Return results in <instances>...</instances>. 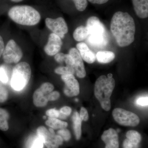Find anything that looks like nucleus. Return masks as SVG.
<instances>
[{"instance_id": "31", "label": "nucleus", "mask_w": 148, "mask_h": 148, "mask_svg": "<svg viewBox=\"0 0 148 148\" xmlns=\"http://www.w3.org/2000/svg\"><path fill=\"white\" fill-rule=\"evenodd\" d=\"M66 53L58 52L54 56V60L57 63L59 64H62L65 62L66 57Z\"/></svg>"}, {"instance_id": "37", "label": "nucleus", "mask_w": 148, "mask_h": 148, "mask_svg": "<svg viewBox=\"0 0 148 148\" xmlns=\"http://www.w3.org/2000/svg\"><path fill=\"white\" fill-rule=\"evenodd\" d=\"M88 1L93 4H103L108 2L109 0H88Z\"/></svg>"}, {"instance_id": "21", "label": "nucleus", "mask_w": 148, "mask_h": 148, "mask_svg": "<svg viewBox=\"0 0 148 148\" xmlns=\"http://www.w3.org/2000/svg\"><path fill=\"white\" fill-rule=\"evenodd\" d=\"M9 114L4 109L0 108V130L6 131L9 129L8 120Z\"/></svg>"}, {"instance_id": "24", "label": "nucleus", "mask_w": 148, "mask_h": 148, "mask_svg": "<svg viewBox=\"0 0 148 148\" xmlns=\"http://www.w3.org/2000/svg\"><path fill=\"white\" fill-rule=\"evenodd\" d=\"M43 145L42 139L37 135L31 140L28 148H43Z\"/></svg>"}, {"instance_id": "16", "label": "nucleus", "mask_w": 148, "mask_h": 148, "mask_svg": "<svg viewBox=\"0 0 148 148\" xmlns=\"http://www.w3.org/2000/svg\"><path fill=\"white\" fill-rule=\"evenodd\" d=\"M133 8L136 15L140 18L148 16V0H132Z\"/></svg>"}, {"instance_id": "3", "label": "nucleus", "mask_w": 148, "mask_h": 148, "mask_svg": "<svg viewBox=\"0 0 148 148\" xmlns=\"http://www.w3.org/2000/svg\"><path fill=\"white\" fill-rule=\"evenodd\" d=\"M115 86L113 78L101 75L96 80L94 86V94L101 107L109 111L111 108L110 97Z\"/></svg>"}, {"instance_id": "25", "label": "nucleus", "mask_w": 148, "mask_h": 148, "mask_svg": "<svg viewBox=\"0 0 148 148\" xmlns=\"http://www.w3.org/2000/svg\"><path fill=\"white\" fill-rule=\"evenodd\" d=\"M77 10L82 12L86 9L88 5L87 0H73Z\"/></svg>"}, {"instance_id": "40", "label": "nucleus", "mask_w": 148, "mask_h": 148, "mask_svg": "<svg viewBox=\"0 0 148 148\" xmlns=\"http://www.w3.org/2000/svg\"><path fill=\"white\" fill-rule=\"evenodd\" d=\"M75 101H78V99H76Z\"/></svg>"}, {"instance_id": "13", "label": "nucleus", "mask_w": 148, "mask_h": 148, "mask_svg": "<svg viewBox=\"0 0 148 148\" xmlns=\"http://www.w3.org/2000/svg\"><path fill=\"white\" fill-rule=\"evenodd\" d=\"M69 54L73 58L74 63L73 69L77 76L80 78L85 77L86 75V72L83 59L78 51L75 48H71L69 50Z\"/></svg>"}, {"instance_id": "28", "label": "nucleus", "mask_w": 148, "mask_h": 148, "mask_svg": "<svg viewBox=\"0 0 148 148\" xmlns=\"http://www.w3.org/2000/svg\"><path fill=\"white\" fill-rule=\"evenodd\" d=\"M8 97V92L6 88L0 82V103H4Z\"/></svg>"}, {"instance_id": "7", "label": "nucleus", "mask_w": 148, "mask_h": 148, "mask_svg": "<svg viewBox=\"0 0 148 148\" xmlns=\"http://www.w3.org/2000/svg\"><path fill=\"white\" fill-rule=\"evenodd\" d=\"M112 115L115 121L123 126L135 127L140 123V118L137 114L124 109L120 108L114 109Z\"/></svg>"}, {"instance_id": "2", "label": "nucleus", "mask_w": 148, "mask_h": 148, "mask_svg": "<svg viewBox=\"0 0 148 148\" xmlns=\"http://www.w3.org/2000/svg\"><path fill=\"white\" fill-rule=\"evenodd\" d=\"M9 18L14 23L22 26H35L41 19L40 14L38 10L31 6L16 5L8 11Z\"/></svg>"}, {"instance_id": "34", "label": "nucleus", "mask_w": 148, "mask_h": 148, "mask_svg": "<svg viewBox=\"0 0 148 148\" xmlns=\"http://www.w3.org/2000/svg\"><path fill=\"white\" fill-rule=\"evenodd\" d=\"M148 101L147 97H141L137 99L136 103L139 106L146 107L148 106Z\"/></svg>"}, {"instance_id": "18", "label": "nucleus", "mask_w": 148, "mask_h": 148, "mask_svg": "<svg viewBox=\"0 0 148 148\" xmlns=\"http://www.w3.org/2000/svg\"><path fill=\"white\" fill-rule=\"evenodd\" d=\"M73 129L76 139L79 140L82 135V121L80 119L79 114L77 112L74 113L72 116Z\"/></svg>"}, {"instance_id": "6", "label": "nucleus", "mask_w": 148, "mask_h": 148, "mask_svg": "<svg viewBox=\"0 0 148 148\" xmlns=\"http://www.w3.org/2000/svg\"><path fill=\"white\" fill-rule=\"evenodd\" d=\"M23 56V51L18 44L14 40H9L5 47L2 54L4 62L7 64H17Z\"/></svg>"}, {"instance_id": "32", "label": "nucleus", "mask_w": 148, "mask_h": 148, "mask_svg": "<svg viewBox=\"0 0 148 148\" xmlns=\"http://www.w3.org/2000/svg\"><path fill=\"white\" fill-rule=\"evenodd\" d=\"M80 119L82 121H86L88 119V114L86 109L84 107H82L79 114Z\"/></svg>"}, {"instance_id": "19", "label": "nucleus", "mask_w": 148, "mask_h": 148, "mask_svg": "<svg viewBox=\"0 0 148 148\" xmlns=\"http://www.w3.org/2000/svg\"><path fill=\"white\" fill-rule=\"evenodd\" d=\"M45 124L48 126L53 129H61L66 128L68 124L66 122L62 121L57 118L49 117L45 122Z\"/></svg>"}, {"instance_id": "33", "label": "nucleus", "mask_w": 148, "mask_h": 148, "mask_svg": "<svg viewBox=\"0 0 148 148\" xmlns=\"http://www.w3.org/2000/svg\"><path fill=\"white\" fill-rule=\"evenodd\" d=\"M60 95L58 91H52L49 93L48 97V100L49 101H55L58 100L60 97Z\"/></svg>"}, {"instance_id": "4", "label": "nucleus", "mask_w": 148, "mask_h": 148, "mask_svg": "<svg viewBox=\"0 0 148 148\" xmlns=\"http://www.w3.org/2000/svg\"><path fill=\"white\" fill-rule=\"evenodd\" d=\"M86 27L88 30V42L91 45L101 47L107 44V34L104 24L98 17L90 16L86 21Z\"/></svg>"}, {"instance_id": "38", "label": "nucleus", "mask_w": 148, "mask_h": 148, "mask_svg": "<svg viewBox=\"0 0 148 148\" xmlns=\"http://www.w3.org/2000/svg\"><path fill=\"white\" fill-rule=\"evenodd\" d=\"M13 2L15 3H19L21 2L22 1H24V0H11Z\"/></svg>"}, {"instance_id": "8", "label": "nucleus", "mask_w": 148, "mask_h": 148, "mask_svg": "<svg viewBox=\"0 0 148 148\" xmlns=\"http://www.w3.org/2000/svg\"><path fill=\"white\" fill-rule=\"evenodd\" d=\"M37 134L42 138L44 144L47 148H58L64 143V140L61 136L56 135L55 133H51L43 126L38 127Z\"/></svg>"}, {"instance_id": "1", "label": "nucleus", "mask_w": 148, "mask_h": 148, "mask_svg": "<svg viewBox=\"0 0 148 148\" xmlns=\"http://www.w3.org/2000/svg\"><path fill=\"white\" fill-rule=\"evenodd\" d=\"M110 30L120 47L128 46L135 40V21L127 12L119 11L114 14L111 19Z\"/></svg>"}, {"instance_id": "9", "label": "nucleus", "mask_w": 148, "mask_h": 148, "mask_svg": "<svg viewBox=\"0 0 148 148\" xmlns=\"http://www.w3.org/2000/svg\"><path fill=\"white\" fill-rule=\"evenodd\" d=\"M54 86L49 82L42 84L38 88L35 90L33 95V102L35 106L38 108L45 107L49 101L48 97L51 92L53 91Z\"/></svg>"}, {"instance_id": "30", "label": "nucleus", "mask_w": 148, "mask_h": 148, "mask_svg": "<svg viewBox=\"0 0 148 148\" xmlns=\"http://www.w3.org/2000/svg\"><path fill=\"white\" fill-rule=\"evenodd\" d=\"M123 148H139L140 145L139 144H135L128 139H126L123 141Z\"/></svg>"}, {"instance_id": "35", "label": "nucleus", "mask_w": 148, "mask_h": 148, "mask_svg": "<svg viewBox=\"0 0 148 148\" xmlns=\"http://www.w3.org/2000/svg\"><path fill=\"white\" fill-rule=\"evenodd\" d=\"M59 112L62 114L67 117L71 113L72 109L68 106H64L59 110Z\"/></svg>"}, {"instance_id": "22", "label": "nucleus", "mask_w": 148, "mask_h": 148, "mask_svg": "<svg viewBox=\"0 0 148 148\" xmlns=\"http://www.w3.org/2000/svg\"><path fill=\"white\" fill-rule=\"evenodd\" d=\"M127 139L132 143L136 144H139L142 140V136L138 131L130 130L127 131L126 134Z\"/></svg>"}, {"instance_id": "23", "label": "nucleus", "mask_w": 148, "mask_h": 148, "mask_svg": "<svg viewBox=\"0 0 148 148\" xmlns=\"http://www.w3.org/2000/svg\"><path fill=\"white\" fill-rule=\"evenodd\" d=\"M55 73L58 75H73L75 74V71L73 68L68 66H61L56 68L54 70Z\"/></svg>"}, {"instance_id": "11", "label": "nucleus", "mask_w": 148, "mask_h": 148, "mask_svg": "<svg viewBox=\"0 0 148 148\" xmlns=\"http://www.w3.org/2000/svg\"><path fill=\"white\" fill-rule=\"evenodd\" d=\"M61 79L65 83L64 93L69 97H74L79 94V84L74 75H61Z\"/></svg>"}, {"instance_id": "15", "label": "nucleus", "mask_w": 148, "mask_h": 148, "mask_svg": "<svg viewBox=\"0 0 148 148\" xmlns=\"http://www.w3.org/2000/svg\"><path fill=\"white\" fill-rule=\"evenodd\" d=\"M76 47L83 60L89 64L95 62L96 59L95 54L89 49L85 43H78L77 44Z\"/></svg>"}, {"instance_id": "17", "label": "nucleus", "mask_w": 148, "mask_h": 148, "mask_svg": "<svg viewBox=\"0 0 148 148\" xmlns=\"http://www.w3.org/2000/svg\"><path fill=\"white\" fill-rule=\"evenodd\" d=\"M115 57L114 52L108 51H101L96 53L97 61L101 64H106L110 63Z\"/></svg>"}, {"instance_id": "39", "label": "nucleus", "mask_w": 148, "mask_h": 148, "mask_svg": "<svg viewBox=\"0 0 148 148\" xmlns=\"http://www.w3.org/2000/svg\"><path fill=\"white\" fill-rule=\"evenodd\" d=\"M108 77H112V74H109L108 75Z\"/></svg>"}, {"instance_id": "26", "label": "nucleus", "mask_w": 148, "mask_h": 148, "mask_svg": "<svg viewBox=\"0 0 148 148\" xmlns=\"http://www.w3.org/2000/svg\"><path fill=\"white\" fill-rule=\"evenodd\" d=\"M9 77L6 69L4 66H0V82L4 84L8 82Z\"/></svg>"}, {"instance_id": "12", "label": "nucleus", "mask_w": 148, "mask_h": 148, "mask_svg": "<svg viewBox=\"0 0 148 148\" xmlns=\"http://www.w3.org/2000/svg\"><path fill=\"white\" fill-rule=\"evenodd\" d=\"M62 45V39L52 33L49 36L47 42L44 47V51L49 56H54L60 51Z\"/></svg>"}, {"instance_id": "10", "label": "nucleus", "mask_w": 148, "mask_h": 148, "mask_svg": "<svg viewBox=\"0 0 148 148\" xmlns=\"http://www.w3.org/2000/svg\"><path fill=\"white\" fill-rule=\"evenodd\" d=\"M45 24L47 29L61 39H64L65 35L69 32L67 23L62 17L56 18L47 17L45 18Z\"/></svg>"}, {"instance_id": "20", "label": "nucleus", "mask_w": 148, "mask_h": 148, "mask_svg": "<svg viewBox=\"0 0 148 148\" xmlns=\"http://www.w3.org/2000/svg\"><path fill=\"white\" fill-rule=\"evenodd\" d=\"M88 30L86 27L81 26L77 27L73 34L74 39L78 42H80L86 39L88 36Z\"/></svg>"}, {"instance_id": "14", "label": "nucleus", "mask_w": 148, "mask_h": 148, "mask_svg": "<svg viewBox=\"0 0 148 148\" xmlns=\"http://www.w3.org/2000/svg\"><path fill=\"white\" fill-rule=\"evenodd\" d=\"M101 139L106 144L105 148H119L118 135L114 129L110 128L104 131Z\"/></svg>"}, {"instance_id": "36", "label": "nucleus", "mask_w": 148, "mask_h": 148, "mask_svg": "<svg viewBox=\"0 0 148 148\" xmlns=\"http://www.w3.org/2000/svg\"><path fill=\"white\" fill-rule=\"evenodd\" d=\"M4 42L2 37L0 35V58L2 56L3 52L5 48Z\"/></svg>"}, {"instance_id": "29", "label": "nucleus", "mask_w": 148, "mask_h": 148, "mask_svg": "<svg viewBox=\"0 0 148 148\" xmlns=\"http://www.w3.org/2000/svg\"><path fill=\"white\" fill-rule=\"evenodd\" d=\"M46 114L49 117L57 119L59 117L60 112L59 110H58L56 109H51L47 111Z\"/></svg>"}, {"instance_id": "5", "label": "nucleus", "mask_w": 148, "mask_h": 148, "mask_svg": "<svg viewBox=\"0 0 148 148\" xmlns=\"http://www.w3.org/2000/svg\"><path fill=\"white\" fill-rule=\"evenodd\" d=\"M32 69L26 62L17 63L13 68L10 85L13 90L21 91L27 86L31 79Z\"/></svg>"}, {"instance_id": "27", "label": "nucleus", "mask_w": 148, "mask_h": 148, "mask_svg": "<svg viewBox=\"0 0 148 148\" xmlns=\"http://www.w3.org/2000/svg\"><path fill=\"white\" fill-rule=\"evenodd\" d=\"M57 135L61 136L63 140L65 141H69L71 139V135L70 131L66 128L60 129L57 131Z\"/></svg>"}]
</instances>
